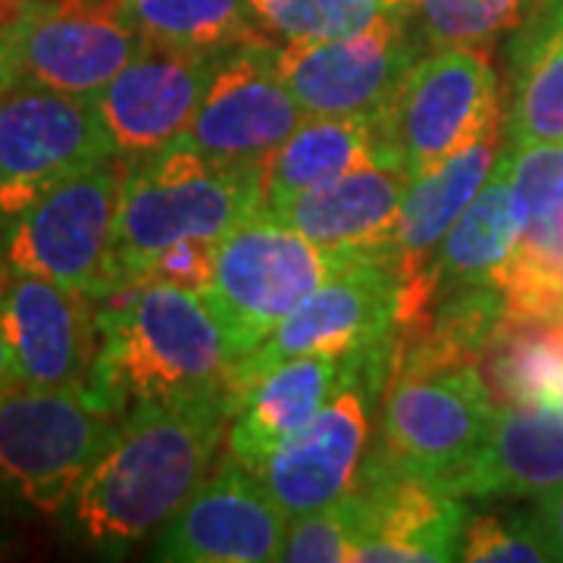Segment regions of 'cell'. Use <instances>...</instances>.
<instances>
[{"mask_svg":"<svg viewBox=\"0 0 563 563\" xmlns=\"http://www.w3.org/2000/svg\"><path fill=\"white\" fill-rule=\"evenodd\" d=\"M410 181L407 169L373 163L307 191L279 217L344 266L363 254H388Z\"/></svg>","mask_w":563,"mask_h":563,"instance_id":"7402d4cb","label":"cell"},{"mask_svg":"<svg viewBox=\"0 0 563 563\" xmlns=\"http://www.w3.org/2000/svg\"><path fill=\"white\" fill-rule=\"evenodd\" d=\"M20 373H16V363H13V354H10V347L3 342V335H0V398L3 395H10L13 388H20Z\"/></svg>","mask_w":563,"mask_h":563,"instance_id":"d6a6232c","label":"cell"},{"mask_svg":"<svg viewBox=\"0 0 563 563\" xmlns=\"http://www.w3.org/2000/svg\"><path fill=\"white\" fill-rule=\"evenodd\" d=\"M335 269L342 263L266 207L222 235L201 298L220 322L232 361L261 347Z\"/></svg>","mask_w":563,"mask_h":563,"instance_id":"277c9868","label":"cell"},{"mask_svg":"<svg viewBox=\"0 0 563 563\" xmlns=\"http://www.w3.org/2000/svg\"><path fill=\"white\" fill-rule=\"evenodd\" d=\"M514 103L507 117L510 144L563 141V0L520 22L510 47Z\"/></svg>","mask_w":563,"mask_h":563,"instance_id":"d4e9b609","label":"cell"},{"mask_svg":"<svg viewBox=\"0 0 563 563\" xmlns=\"http://www.w3.org/2000/svg\"><path fill=\"white\" fill-rule=\"evenodd\" d=\"M232 413L229 388L132 404L113 442L63 507L69 536L120 558L161 532L203 483Z\"/></svg>","mask_w":563,"mask_h":563,"instance_id":"6da1fadb","label":"cell"},{"mask_svg":"<svg viewBox=\"0 0 563 563\" xmlns=\"http://www.w3.org/2000/svg\"><path fill=\"white\" fill-rule=\"evenodd\" d=\"M347 501L357 526V563L461 561L470 507L439 479L363 461Z\"/></svg>","mask_w":563,"mask_h":563,"instance_id":"e0dca14e","label":"cell"},{"mask_svg":"<svg viewBox=\"0 0 563 563\" xmlns=\"http://www.w3.org/2000/svg\"><path fill=\"white\" fill-rule=\"evenodd\" d=\"M373 163L407 169L385 110L366 117H307L263 161V207L282 213L307 191Z\"/></svg>","mask_w":563,"mask_h":563,"instance_id":"44dd1931","label":"cell"},{"mask_svg":"<svg viewBox=\"0 0 563 563\" xmlns=\"http://www.w3.org/2000/svg\"><path fill=\"white\" fill-rule=\"evenodd\" d=\"M498 410L479 363L435 369L391 366L379 439L363 461L439 479L454 492V483L492 439Z\"/></svg>","mask_w":563,"mask_h":563,"instance_id":"5b68a950","label":"cell"},{"mask_svg":"<svg viewBox=\"0 0 563 563\" xmlns=\"http://www.w3.org/2000/svg\"><path fill=\"white\" fill-rule=\"evenodd\" d=\"M122 16L147 44L225 51L266 35L251 0H120Z\"/></svg>","mask_w":563,"mask_h":563,"instance_id":"4316f807","label":"cell"},{"mask_svg":"<svg viewBox=\"0 0 563 563\" xmlns=\"http://www.w3.org/2000/svg\"><path fill=\"white\" fill-rule=\"evenodd\" d=\"M388 369L391 354L366 363L354 383L344 385L254 473L291 520L335 504L354 488L369 444L373 407L383 404Z\"/></svg>","mask_w":563,"mask_h":563,"instance_id":"4fadbf2b","label":"cell"},{"mask_svg":"<svg viewBox=\"0 0 563 563\" xmlns=\"http://www.w3.org/2000/svg\"><path fill=\"white\" fill-rule=\"evenodd\" d=\"M307 120L279 73V44L261 35L235 44L179 135L185 144L220 163H263Z\"/></svg>","mask_w":563,"mask_h":563,"instance_id":"5bb4252c","label":"cell"},{"mask_svg":"<svg viewBox=\"0 0 563 563\" xmlns=\"http://www.w3.org/2000/svg\"><path fill=\"white\" fill-rule=\"evenodd\" d=\"M122 176L125 161L113 154L110 161L54 185L0 229V263L95 301L107 298Z\"/></svg>","mask_w":563,"mask_h":563,"instance_id":"52a82bcc","label":"cell"},{"mask_svg":"<svg viewBox=\"0 0 563 563\" xmlns=\"http://www.w3.org/2000/svg\"><path fill=\"white\" fill-rule=\"evenodd\" d=\"M461 561H554L536 507L517 514H470L463 523Z\"/></svg>","mask_w":563,"mask_h":563,"instance_id":"f1b7e54d","label":"cell"},{"mask_svg":"<svg viewBox=\"0 0 563 563\" xmlns=\"http://www.w3.org/2000/svg\"><path fill=\"white\" fill-rule=\"evenodd\" d=\"M95 298L0 263V335L22 385H85L101 344Z\"/></svg>","mask_w":563,"mask_h":563,"instance_id":"ac0fdd59","label":"cell"},{"mask_svg":"<svg viewBox=\"0 0 563 563\" xmlns=\"http://www.w3.org/2000/svg\"><path fill=\"white\" fill-rule=\"evenodd\" d=\"M504 129L485 135L476 144L463 147L461 154L448 157L442 166L410 181L398 220L391 229L388 257L401 276V303H398V335L426 322L435 291L429 282V263L439 244L451 232L466 203L479 195L485 179L498 163Z\"/></svg>","mask_w":563,"mask_h":563,"instance_id":"d6986e66","label":"cell"},{"mask_svg":"<svg viewBox=\"0 0 563 563\" xmlns=\"http://www.w3.org/2000/svg\"><path fill=\"white\" fill-rule=\"evenodd\" d=\"M536 517L554 551V561H563V485L536 495Z\"/></svg>","mask_w":563,"mask_h":563,"instance_id":"1f68e13d","label":"cell"},{"mask_svg":"<svg viewBox=\"0 0 563 563\" xmlns=\"http://www.w3.org/2000/svg\"><path fill=\"white\" fill-rule=\"evenodd\" d=\"M291 517L235 457H225L210 479L163 526L151 558L166 563H269L282 558Z\"/></svg>","mask_w":563,"mask_h":563,"instance_id":"2e32d148","label":"cell"},{"mask_svg":"<svg viewBox=\"0 0 563 563\" xmlns=\"http://www.w3.org/2000/svg\"><path fill=\"white\" fill-rule=\"evenodd\" d=\"M16 85L95 98L144 47L120 0H29L3 35Z\"/></svg>","mask_w":563,"mask_h":563,"instance_id":"30bf717a","label":"cell"},{"mask_svg":"<svg viewBox=\"0 0 563 563\" xmlns=\"http://www.w3.org/2000/svg\"><path fill=\"white\" fill-rule=\"evenodd\" d=\"M254 10L263 29L285 41L354 35L385 13L383 0H263Z\"/></svg>","mask_w":563,"mask_h":563,"instance_id":"83f0119b","label":"cell"},{"mask_svg":"<svg viewBox=\"0 0 563 563\" xmlns=\"http://www.w3.org/2000/svg\"><path fill=\"white\" fill-rule=\"evenodd\" d=\"M479 369L504 407H554L563 395V320L507 317Z\"/></svg>","mask_w":563,"mask_h":563,"instance_id":"484cf974","label":"cell"},{"mask_svg":"<svg viewBox=\"0 0 563 563\" xmlns=\"http://www.w3.org/2000/svg\"><path fill=\"white\" fill-rule=\"evenodd\" d=\"M251 3H263V0H251Z\"/></svg>","mask_w":563,"mask_h":563,"instance_id":"f35d334b","label":"cell"},{"mask_svg":"<svg viewBox=\"0 0 563 563\" xmlns=\"http://www.w3.org/2000/svg\"><path fill=\"white\" fill-rule=\"evenodd\" d=\"M551 0H523V20H529L532 13H539V10H544Z\"/></svg>","mask_w":563,"mask_h":563,"instance_id":"8d00e7d4","label":"cell"},{"mask_svg":"<svg viewBox=\"0 0 563 563\" xmlns=\"http://www.w3.org/2000/svg\"><path fill=\"white\" fill-rule=\"evenodd\" d=\"M113 154L91 98L16 85L0 101V229L54 185Z\"/></svg>","mask_w":563,"mask_h":563,"instance_id":"9c48e42d","label":"cell"},{"mask_svg":"<svg viewBox=\"0 0 563 563\" xmlns=\"http://www.w3.org/2000/svg\"><path fill=\"white\" fill-rule=\"evenodd\" d=\"M563 485V420L551 407H501L479 457L454 483L461 498H536Z\"/></svg>","mask_w":563,"mask_h":563,"instance_id":"603a6c76","label":"cell"},{"mask_svg":"<svg viewBox=\"0 0 563 563\" xmlns=\"http://www.w3.org/2000/svg\"><path fill=\"white\" fill-rule=\"evenodd\" d=\"M385 113L410 179L504 129L498 76L476 51H435L413 63Z\"/></svg>","mask_w":563,"mask_h":563,"instance_id":"8fae6325","label":"cell"},{"mask_svg":"<svg viewBox=\"0 0 563 563\" xmlns=\"http://www.w3.org/2000/svg\"><path fill=\"white\" fill-rule=\"evenodd\" d=\"M410 13H383L342 38L285 41L279 73L307 117H366L395 101L417 57Z\"/></svg>","mask_w":563,"mask_h":563,"instance_id":"7c38bea8","label":"cell"},{"mask_svg":"<svg viewBox=\"0 0 563 563\" xmlns=\"http://www.w3.org/2000/svg\"><path fill=\"white\" fill-rule=\"evenodd\" d=\"M401 276L388 254H363L335 269L279 329L232 366V410L244 388L307 354H354L398 339ZM235 417V413H232Z\"/></svg>","mask_w":563,"mask_h":563,"instance_id":"ba28073f","label":"cell"},{"mask_svg":"<svg viewBox=\"0 0 563 563\" xmlns=\"http://www.w3.org/2000/svg\"><path fill=\"white\" fill-rule=\"evenodd\" d=\"M551 410H554V413H558V417H561V420H563V395H561V398H558V401H554V407H551Z\"/></svg>","mask_w":563,"mask_h":563,"instance_id":"74e56055","label":"cell"},{"mask_svg":"<svg viewBox=\"0 0 563 563\" xmlns=\"http://www.w3.org/2000/svg\"><path fill=\"white\" fill-rule=\"evenodd\" d=\"M395 354V342H385L354 354H307L279 363L244 388L235 404L229 429V457L257 473L282 444L295 439L307 422L332 401L344 385L354 383L366 363Z\"/></svg>","mask_w":563,"mask_h":563,"instance_id":"ffe728a7","label":"cell"},{"mask_svg":"<svg viewBox=\"0 0 563 563\" xmlns=\"http://www.w3.org/2000/svg\"><path fill=\"white\" fill-rule=\"evenodd\" d=\"M523 210L510 181V151H504L479 195L466 203L429 263L435 298L457 285L492 282L523 232Z\"/></svg>","mask_w":563,"mask_h":563,"instance_id":"cb8c5ba5","label":"cell"},{"mask_svg":"<svg viewBox=\"0 0 563 563\" xmlns=\"http://www.w3.org/2000/svg\"><path fill=\"white\" fill-rule=\"evenodd\" d=\"M29 7V0H0V35L20 20V13Z\"/></svg>","mask_w":563,"mask_h":563,"instance_id":"e575fe53","label":"cell"},{"mask_svg":"<svg viewBox=\"0 0 563 563\" xmlns=\"http://www.w3.org/2000/svg\"><path fill=\"white\" fill-rule=\"evenodd\" d=\"M229 51L232 47L201 51L144 41L117 79L91 98L117 157L141 161L185 135Z\"/></svg>","mask_w":563,"mask_h":563,"instance_id":"9a60e30c","label":"cell"},{"mask_svg":"<svg viewBox=\"0 0 563 563\" xmlns=\"http://www.w3.org/2000/svg\"><path fill=\"white\" fill-rule=\"evenodd\" d=\"M13 88H16V69H13V60H10L7 44L0 38V101H3V95L13 91Z\"/></svg>","mask_w":563,"mask_h":563,"instance_id":"836d02e7","label":"cell"},{"mask_svg":"<svg viewBox=\"0 0 563 563\" xmlns=\"http://www.w3.org/2000/svg\"><path fill=\"white\" fill-rule=\"evenodd\" d=\"M122 417L85 385L13 388L0 398V485L41 514H63Z\"/></svg>","mask_w":563,"mask_h":563,"instance_id":"8992f818","label":"cell"},{"mask_svg":"<svg viewBox=\"0 0 563 563\" xmlns=\"http://www.w3.org/2000/svg\"><path fill=\"white\" fill-rule=\"evenodd\" d=\"M263 207V163H220L176 139L125 163L110 247V291L141 279L161 251L185 239L220 242Z\"/></svg>","mask_w":563,"mask_h":563,"instance_id":"3957f363","label":"cell"},{"mask_svg":"<svg viewBox=\"0 0 563 563\" xmlns=\"http://www.w3.org/2000/svg\"><path fill=\"white\" fill-rule=\"evenodd\" d=\"M357 551V526L347 495L313 514L295 517L282 544L279 561L288 563H351Z\"/></svg>","mask_w":563,"mask_h":563,"instance_id":"f546056e","label":"cell"},{"mask_svg":"<svg viewBox=\"0 0 563 563\" xmlns=\"http://www.w3.org/2000/svg\"><path fill=\"white\" fill-rule=\"evenodd\" d=\"M420 0H383L385 13H413Z\"/></svg>","mask_w":563,"mask_h":563,"instance_id":"d590c367","label":"cell"},{"mask_svg":"<svg viewBox=\"0 0 563 563\" xmlns=\"http://www.w3.org/2000/svg\"><path fill=\"white\" fill-rule=\"evenodd\" d=\"M213 263H217V242L185 239V242L161 251L154 261L147 263L139 282H169V285H181V288H191L201 295L210 285Z\"/></svg>","mask_w":563,"mask_h":563,"instance_id":"4dcf8cb0","label":"cell"},{"mask_svg":"<svg viewBox=\"0 0 563 563\" xmlns=\"http://www.w3.org/2000/svg\"><path fill=\"white\" fill-rule=\"evenodd\" d=\"M98 303L101 344L85 383L98 401L125 413L139 401L229 388L235 361L198 291L139 282Z\"/></svg>","mask_w":563,"mask_h":563,"instance_id":"7a4b0ae2","label":"cell"}]
</instances>
